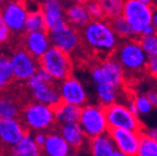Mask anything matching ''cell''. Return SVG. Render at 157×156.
I'll return each instance as SVG.
<instances>
[{
	"instance_id": "cell-21",
	"label": "cell",
	"mask_w": 157,
	"mask_h": 156,
	"mask_svg": "<svg viewBox=\"0 0 157 156\" xmlns=\"http://www.w3.org/2000/svg\"><path fill=\"white\" fill-rule=\"evenodd\" d=\"M5 156H43V154L42 149L35 144L32 134L26 133L19 143L7 150Z\"/></svg>"
},
{
	"instance_id": "cell-14",
	"label": "cell",
	"mask_w": 157,
	"mask_h": 156,
	"mask_svg": "<svg viewBox=\"0 0 157 156\" xmlns=\"http://www.w3.org/2000/svg\"><path fill=\"white\" fill-rule=\"evenodd\" d=\"M109 135L113 140L117 151L122 152L129 156H135L140 147L142 132L129 131L122 129L109 130Z\"/></svg>"
},
{
	"instance_id": "cell-18",
	"label": "cell",
	"mask_w": 157,
	"mask_h": 156,
	"mask_svg": "<svg viewBox=\"0 0 157 156\" xmlns=\"http://www.w3.org/2000/svg\"><path fill=\"white\" fill-rule=\"evenodd\" d=\"M72 153V149L64 141L59 131L47 133V139L42 147L43 156H67Z\"/></svg>"
},
{
	"instance_id": "cell-29",
	"label": "cell",
	"mask_w": 157,
	"mask_h": 156,
	"mask_svg": "<svg viewBox=\"0 0 157 156\" xmlns=\"http://www.w3.org/2000/svg\"><path fill=\"white\" fill-rule=\"evenodd\" d=\"M13 79L10 57L0 55V90L5 88Z\"/></svg>"
},
{
	"instance_id": "cell-15",
	"label": "cell",
	"mask_w": 157,
	"mask_h": 156,
	"mask_svg": "<svg viewBox=\"0 0 157 156\" xmlns=\"http://www.w3.org/2000/svg\"><path fill=\"white\" fill-rule=\"evenodd\" d=\"M40 11L44 15L47 32L68 24L66 19V9L62 2L58 0H46L42 2Z\"/></svg>"
},
{
	"instance_id": "cell-33",
	"label": "cell",
	"mask_w": 157,
	"mask_h": 156,
	"mask_svg": "<svg viewBox=\"0 0 157 156\" xmlns=\"http://www.w3.org/2000/svg\"><path fill=\"white\" fill-rule=\"evenodd\" d=\"M84 3H85L86 10H87L88 15H90L92 21L105 20L103 9H101V6L99 3V1H87V2H84Z\"/></svg>"
},
{
	"instance_id": "cell-44",
	"label": "cell",
	"mask_w": 157,
	"mask_h": 156,
	"mask_svg": "<svg viewBox=\"0 0 157 156\" xmlns=\"http://www.w3.org/2000/svg\"><path fill=\"white\" fill-rule=\"evenodd\" d=\"M0 156H3V153H2V150H1V146H0Z\"/></svg>"
},
{
	"instance_id": "cell-19",
	"label": "cell",
	"mask_w": 157,
	"mask_h": 156,
	"mask_svg": "<svg viewBox=\"0 0 157 156\" xmlns=\"http://www.w3.org/2000/svg\"><path fill=\"white\" fill-rule=\"evenodd\" d=\"M67 23L76 29H83L92 20L84 2H74L66 8Z\"/></svg>"
},
{
	"instance_id": "cell-39",
	"label": "cell",
	"mask_w": 157,
	"mask_h": 156,
	"mask_svg": "<svg viewBox=\"0 0 157 156\" xmlns=\"http://www.w3.org/2000/svg\"><path fill=\"white\" fill-rule=\"evenodd\" d=\"M147 98L152 104L153 108H157V90H152L147 93Z\"/></svg>"
},
{
	"instance_id": "cell-11",
	"label": "cell",
	"mask_w": 157,
	"mask_h": 156,
	"mask_svg": "<svg viewBox=\"0 0 157 156\" xmlns=\"http://www.w3.org/2000/svg\"><path fill=\"white\" fill-rule=\"evenodd\" d=\"M27 86L31 91V95L34 102L44 104L52 108H55L61 103L59 88L55 84L43 83L36 76H33L27 81Z\"/></svg>"
},
{
	"instance_id": "cell-1",
	"label": "cell",
	"mask_w": 157,
	"mask_h": 156,
	"mask_svg": "<svg viewBox=\"0 0 157 156\" xmlns=\"http://www.w3.org/2000/svg\"><path fill=\"white\" fill-rule=\"evenodd\" d=\"M81 33L84 43L98 53L110 54L119 45V38L107 20L91 21Z\"/></svg>"
},
{
	"instance_id": "cell-7",
	"label": "cell",
	"mask_w": 157,
	"mask_h": 156,
	"mask_svg": "<svg viewBox=\"0 0 157 156\" xmlns=\"http://www.w3.org/2000/svg\"><path fill=\"white\" fill-rule=\"evenodd\" d=\"M124 71L115 57L105 59L91 71L92 82L95 86L110 85L120 88L124 82Z\"/></svg>"
},
{
	"instance_id": "cell-17",
	"label": "cell",
	"mask_w": 157,
	"mask_h": 156,
	"mask_svg": "<svg viewBox=\"0 0 157 156\" xmlns=\"http://www.w3.org/2000/svg\"><path fill=\"white\" fill-rule=\"evenodd\" d=\"M23 44H24V50H26L31 56L38 60L52 47L47 31L26 33Z\"/></svg>"
},
{
	"instance_id": "cell-34",
	"label": "cell",
	"mask_w": 157,
	"mask_h": 156,
	"mask_svg": "<svg viewBox=\"0 0 157 156\" xmlns=\"http://www.w3.org/2000/svg\"><path fill=\"white\" fill-rule=\"evenodd\" d=\"M35 76H37L39 81H42L43 83H46V84H55V80L52 79V76L47 72L46 70H44L43 68L39 67L38 70L36 71Z\"/></svg>"
},
{
	"instance_id": "cell-3",
	"label": "cell",
	"mask_w": 157,
	"mask_h": 156,
	"mask_svg": "<svg viewBox=\"0 0 157 156\" xmlns=\"http://www.w3.org/2000/svg\"><path fill=\"white\" fill-rule=\"evenodd\" d=\"M152 1L148 0H128L123 5L122 17L125 19L134 36H141L143 29L152 24Z\"/></svg>"
},
{
	"instance_id": "cell-22",
	"label": "cell",
	"mask_w": 157,
	"mask_h": 156,
	"mask_svg": "<svg viewBox=\"0 0 157 156\" xmlns=\"http://www.w3.org/2000/svg\"><path fill=\"white\" fill-rule=\"evenodd\" d=\"M54 114L56 122H58L60 126L67 123H75L80 118L81 107L61 102L54 108Z\"/></svg>"
},
{
	"instance_id": "cell-28",
	"label": "cell",
	"mask_w": 157,
	"mask_h": 156,
	"mask_svg": "<svg viewBox=\"0 0 157 156\" xmlns=\"http://www.w3.org/2000/svg\"><path fill=\"white\" fill-rule=\"evenodd\" d=\"M111 27H113V32L116 33V35L118 36V38H122V39H129L132 38L134 35H133L132 31H131L130 26L128 24V22L125 21L124 18L121 15V17H118L116 19L109 21Z\"/></svg>"
},
{
	"instance_id": "cell-38",
	"label": "cell",
	"mask_w": 157,
	"mask_h": 156,
	"mask_svg": "<svg viewBox=\"0 0 157 156\" xmlns=\"http://www.w3.org/2000/svg\"><path fill=\"white\" fill-rule=\"evenodd\" d=\"M142 133L144 134V135H146L147 138H150L151 140H154V141L157 142V127L143 130Z\"/></svg>"
},
{
	"instance_id": "cell-32",
	"label": "cell",
	"mask_w": 157,
	"mask_h": 156,
	"mask_svg": "<svg viewBox=\"0 0 157 156\" xmlns=\"http://www.w3.org/2000/svg\"><path fill=\"white\" fill-rule=\"evenodd\" d=\"M133 104L136 108L137 116H146L153 110V106L146 95H137L133 100Z\"/></svg>"
},
{
	"instance_id": "cell-16",
	"label": "cell",
	"mask_w": 157,
	"mask_h": 156,
	"mask_svg": "<svg viewBox=\"0 0 157 156\" xmlns=\"http://www.w3.org/2000/svg\"><path fill=\"white\" fill-rule=\"evenodd\" d=\"M27 131L20 119H0V144L11 147L26 135Z\"/></svg>"
},
{
	"instance_id": "cell-5",
	"label": "cell",
	"mask_w": 157,
	"mask_h": 156,
	"mask_svg": "<svg viewBox=\"0 0 157 156\" xmlns=\"http://www.w3.org/2000/svg\"><path fill=\"white\" fill-rule=\"evenodd\" d=\"M78 123L80 124V127L88 140L109 132L105 108L99 104L98 105L86 104L85 106H83L81 108Z\"/></svg>"
},
{
	"instance_id": "cell-36",
	"label": "cell",
	"mask_w": 157,
	"mask_h": 156,
	"mask_svg": "<svg viewBox=\"0 0 157 156\" xmlns=\"http://www.w3.org/2000/svg\"><path fill=\"white\" fill-rule=\"evenodd\" d=\"M146 70L151 76L157 79V56L148 58L146 64Z\"/></svg>"
},
{
	"instance_id": "cell-35",
	"label": "cell",
	"mask_w": 157,
	"mask_h": 156,
	"mask_svg": "<svg viewBox=\"0 0 157 156\" xmlns=\"http://www.w3.org/2000/svg\"><path fill=\"white\" fill-rule=\"evenodd\" d=\"M10 31L9 27L7 26L6 22L3 21L2 17L0 14V43H6L9 39L10 36Z\"/></svg>"
},
{
	"instance_id": "cell-6",
	"label": "cell",
	"mask_w": 157,
	"mask_h": 156,
	"mask_svg": "<svg viewBox=\"0 0 157 156\" xmlns=\"http://www.w3.org/2000/svg\"><path fill=\"white\" fill-rule=\"evenodd\" d=\"M39 67L46 70L55 81L62 82L71 76L72 61L68 54L50 47L46 54L38 60Z\"/></svg>"
},
{
	"instance_id": "cell-37",
	"label": "cell",
	"mask_w": 157,
	"mask_h": 156,
	"mask_svg": "<svg viewBox=\"0 0 157 156\" xmlns=\"http://www.w3.org/2000/svg\"><path fill=\"white\" fill-rule=\"evenodd\" d=\"M32 135H33V140H34L35 144L42 149L43 145H44L45 142H46L47 133L46 132H34V134H32Z\"/></svg>"
},
{
	"instance_id": "cell-24",
	"label": "cell",
	"mask_w": 157,
	"mask_h": 156,
	"mask_svg": "<svg viewBox=\"0 0 157 156\" xmlns=\"http://www.w3.org/2000/svg\"><path fill=\"white\" fill-rule=\"evenodd\" d=\"M95 91L99 105L103 106L104 108L118 103V99L120 97V88L110 85L95 86Z\"/></svg>"
},
{
	"instance_id": "cell-42",
	"label": "cell",
	"mask_w": 157,
	"mask_h": 156,
	"mask_svg": "<svg viewBox=\"0 0 157 156\" xmlns=\"http://www.w3.org/2000/svg\"><path fill=\"white\" fill-rule=\"evenodd\" d=\"M111 156H129V155H127V154H124V153H122V152H119V151H117V150H116Z\"/></svg>"
},
{
	"instance_id": "cell-13",
	"label": "cell",
	"mask_w": 157,
	"mask_h": 156,
	"mask_svg": "<svg viewBox=\"0 0 157 156\" xmlns=\"http://www.w3.org/2000/svg\"><path fill=\"white\" fill-rule=\"evenodd\" d=\"M58 88L61 102L81 108L86 105L87 93H86L84 85L78 79L70 76L67 80L60 82Z\"/></svg>"
},
{
	"instance_id": "cell-40",
	"label": "cell",
	"mask_w": 157,
	"mask_h": 156,
	"mask_svg": "<svg viewBox=\"0 0 157 156\" xmlns=\"http://www.w3.org/2000/svg\"><path fill=\"white\" fill-rule=\"evenodd\" d=\"M157 34V31L152 24L147 25L143 29L142 33H141V36H152V35Z\"/></svg>"
},
{
	"instance_id": "cell-9",
	"label": "cell",
	"mask_w": 157,
	"mask_h": 156,
	"mask_svg": "<svg viewBox=\"0 0 157 156\" xmlns=\"http://www.w3.org/2000/svg\"><path fill=\"white\" fill-rule=\"evenodd\" d=\"M13 79L17 81H29L39 68L37 59L32 57L24 49H17L10 56Z\"/></svg>"
},
{
	"instance_id": "cell-20",
	"label": "cell",
	"mask_w": 157,
	"mask_h": 156,
	"mask_svg": "<svg viewBox=\"0 0 157 156\" xmlns=\"http://www.w3.org/2000/svg\"><path fill=\"white\" fill-rule=\"evenodd\" d=\"M59 133L61 134V137L72 150L81 149L87 141V138L85 137L83 130L81 129L78 122L61 124L59 127Z\"/></svg>"
},
{
	"instance_id": "cell-12",
	"label": "cell",
	"mask_w": 157,
	"mask_h": 156,
	"mask_svg": "<svg viewBox=\"0 0 157 156\" xmlns=\"http://www.w3.org/2000/svg\"><path fill=\"white\" fill-rule=\"evenodd\" d=\"M0 14L10 31L21 32L24 29L29 11L25 7V2L8 1L0 3Z\"/></svg>"
},
{
	"instance_id": "cell-30",
	"label": "cell",
	"mask_w": 157,
	"mask_h": 156,
	"mask_svg": "<svg viewBox=\"0 0 157 156\" xmlns=\"http://www.w3.org/2000/svg\"><path fill=\"white\" fill-rule=\"evenodd\" d=\"M137 41L148 58L157 56V34L152 36H140Z\"/></svg>"
},
{
	"instance_id": "cell-8",
	"label": "cell",
	"mask_w": 157,
	"mask_h": 156,
	"mask_svg": "<svg viewBox=\"0 0 157 156\" xmlns=\"http://www.w3.org/2000/svg\"><path fill=\"white\" fill-rule=\"evenodd\" d=\"M106 119L109 130L122 129L129 131L142 132V124L137 116H135L127 105L116 103L105 108Z\"/></svg>"
},
{
	"instance_id": "cell-27",
	"label": "cell",
	"mask_w": 157,
	"mask_h": 156,
	"mask_svg": "<svg viewBox=\"0 0 157 156\" xmlns=\"http://www.w3.org/2000/svg\"><path fill=\"white\" fill-rule=\"evenodd\" d=\"M104 12V18L107 19V21L116 19L118 17L122 15L123 5L124 1L121 0H101L99 1Z\"/></svg>"
},
{
	"instance_id": "cell-41",
	"label": "cell",
	"mask_w": 157,
	"mask_h": 156,
	"mask_svg": "<svg viewBox=\"0 0 157 156\" xmlns=\"http://www.w3.org/2000/svg\"><path fill=\"white\" fill-rule=\"evenodd\" d=\"M152 25L157 31V7L153 8V15H152Z\"/></svg>"
},
{
	"instance_id": "cell-26",
	"label": "cell",
	"mask_w": 157,
	"mask_h": 156,
	"mask_svg": "<svg viewBox=\"0 0 157 156\" xmlns=\"http://www.w3.org/2000/svg\"><path fill=\"white\" fill-rule=\"evenodd\" d=\"M24 31L26 33L47 31L46 24H45L44 15H43L40 9L36 10V11H31V12H29L26 22H25Z\"/></svg>"
},
{
	"instance_id": "cell-43",
	"label": "cell",
	"mask_w": 157,
	"mask_h": 156,
	"mask_svg": "<svg viewBox=\"0 0 157 156\" xmlns=\"http://www.w3.org/2000/svg\"><path fill=\"white\" fill-rule=\"evenodd\" d=\"M67 156H78V155H76L75 153H73V152H72V153H70L69 155H67Z\"/></svg>"
},
{
	"instance_id": "cell-10",
	"label": "cell",
	"mask_w": 157,
	"mask_h": 156,
	"mask_svg": "<svg viewBox=\"0 0 157 156\" xmlns=\"http://www.w3.org/2000/svg\"><path fill=\"white\" fill-rule=\"evenodd\" d=\"M48 35L52 47H55L68 55L76 50L82 41L80 32L69 24L50 31L48 32Z\"/></svg>"
},
{
	"instance_id": "cell-25",
	"label": "cell",
	"mask_w": 157,
	"mask_h": 156,
	"mask_svg": "<svg viewBox=\"0 0 157 156\" xmlns=\"http://www.w3.org/2000/svg\"><path fill=\"white\" fill-rule=\"evenodd\" d=\"M20 114L19 104L13 98L8 96L0 97V119H17Z\"/></svg>"
},
{
	"instance_id": "cell-2",
	"label": "cell",
	"mask_w": 157,
	"mask_h": 156,
	"mask_svg": "<svg viewBox=\"0 0 157 156\" xmlns=\"http://www.w3.org/2000/svg\"><path fill=\"white\" fill-rule=\"evenodd\" d=\"M122 67L125 76H139L146 70L148 57L141 48L137 39L129 38L118 45L113 55Z\"/></svg>"
},
{
	"instance_id": "cell-31",
	"label": "cell",
	"mask_w": 157,
	"mask_h": 156,
	"mask_svg": "<svg viewBox=\"0 0 157 156\" xmlns=\"http://www.w3.org/2000/svg\"><path fill=\"white\" fill-rule=\"evenodd\" d=\"M135 156H157V142L142 133L140 147Z\"/></svg>"
},
{
	"instance_id": "cell-4",
	"label": "cell",
	"mask_w": 157,
	"mask_h": 156,
	"mask_svg": "<svg viewBox=\"0 0 157 156\" xmlns=\"http://www.w3.org/2000/svg\"><path fill=\"white\" fill-rule=\"evenodd\" d=\"M21 121L31 131L46 132L56 122L54 108L36 102L29 103L21 112Z\"/></svg>"
},
{
	"instance_id": "cell-23",
	"label": "cell",
	"mask_w": 157,
	"mask_h": 156,
	"mask_svg": "<svg viewBox=\"0 0 157 156\" xmlns=\"http://www.w3.org/2000/svg\"><path fill=\"white\" fill-rule=\"evenodd\" d=\"M88 149H90L91 156H111L116 151L115 144L109 133L90 140Z\"/></svg>"
}]
</instances>
